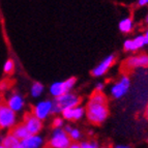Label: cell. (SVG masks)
<instances>
[{
	"label": "cell",
	"instance_id": "obj_1",
	"mask_svg": "<svg viewBox=\"0 0 148 148\" xmlns=\"http://www.w3.org/2000/svg\"><path fill=\"white\" fill-rule=\"evenodd\" d=\"M85 115L90 123L99 125L104 123L109 116L108 99L103 92L94 91L90 96L85 109Z\"/></svg>",
	"mask_w": 148,
	"mask_h": 148
},
{
	"label": "cell",
	"instance_id": "obj_2",
	"mask_svg": "<svg viewBox=\"0 0 148 148\" xmlns=\"http://www.w3.org/2000/svg\"><path fill=\"white\" fill-rule=\"evenodd\" d=\"M53 101V114H61L64 110L79 106L80 99L76 94L67 92L61 96L55 97Z\"/></svg>",
	"mask_w": 148,
	"mask_h": 148
},
{
	"label": "cell",
	"instance_id": "obj_3",
	"mask_svg": "<svg viewBox=\"0 0 148 148\" xmlns=\"http://www.w3.org/2000/svg\"><path fill=\"white\" fill-rule=\"evenodd\" d=\"M72 143L69 134L64 131V128H54L48 142V146L50 148H69Z\"/></svg>",
	"mask_w": 148,
	"mask_h": 148
},
{
	"label": "cell",
	"instance_id": "obj_4",
	"mask_svg": "<svg viewBox=\"0 0 148 148\" xmlns=\"http://www.w3.org/2000/svg\"><path fill=\"white\" fill-rule=\"evenodd\" d=\"M132 81L131 78L127 75H122L120 77V79L114 83L110 88V93H111L112 97L115 99H120L123 96H125L130 91L131 88Z\"/></svg>",
	"mask_w": 148,
	"mask_h": 148
},
{
	"label": "cell",
	"instance_id": "obj_5",
	"mask_svg": "<svg viewBox=\"0 0 148 148\" xmlns=\"http://www.w3.org/2000/svg\"><path fill=\"white\" fill-rule=\"evenodd\" d=\"M17 122V115L6 104H0V128H12Z\"/></svg>",
	"mask_w": 148,
	"mask_h": 148
},
{
	"label": "cell",
	"instance_id": "obj_6",
	"mask_svg": "<svg viewBox=\"0 0 148 148\" xmlns=\"http://www.w3.org/2000/svg\"><path fill=\"white\" fill-rule=\"evenodd\" d=\"M76 84V78L72 77L69 78L65 81H60V82H54L51 86H50V93L54 97H58L63 94L67 93L71 91V89L75 86Z\"/></svg>",
	"mask_w": 148,
	"mask_h": 148
},
{
	"label": "cell",
	"instance_id": "obj_7",
	"mask_svg": "<svg viewBox=\"0 0 148 148\" xmlns=\"http://www.w3.org/2000/svg\"><path fill=\"white\" fill-rule=\"evenodd\" d=\"M124 66L128 69H141L148 67V54L142 53V54L133 55L128 57L124 62Z\"/></svg>",
	"mask_w": 148,
	"mask_h": 148
},
{
	"label": "cell",
	"instance_id": "obj_8",
	"mask_svg": "<svg viewBox=\"0 0 148 148\" xmlns=\"http://www.w3.org/2000/svg\"><path fill=\"white\" fill-rule=\"evenodd\" d=\"M53 101H40V103H37L35 107L33 108V112L32 114L36 116L40 120H45L47 119L50 114H53Z\"/></svg>",
	"mask_w": 148,
	"mask_h": 148
},
{
	"label": "cell",
	"instance_id": "obj_9",
	"mask_svg": "<svg viewBox=\"0 0 148 148\" xmlns=\"http://www.w3.org/2000/svg\"><path fill=\"white\" fill-rule=\"evenodd\" d=\"M145 37L143 34H138L133 38H127L123 42V50L125 52H137L146 47Z\"/></svg>",
	"mask_w": 148,
	"mask_h": 148
},
{
	"label": "cell",
	"instance_id": "obj_10",
	"mask_svg": "<svg viewBox=\"0 0 148 148\" xmlns=\"http://www.w3.org/2000/svg\"><path fill=\"white\" fill-rule=\"evenodd\" d=\"M115 60H116V56H115V54L108 55L105 59L101 60V61L99 62V63L97 64L93 69H92V72H91L92 76L93 77L104 76V75L108 72L109 69L112 67V65L114 64Z\"/></svg>",
	"mask_w": 148,
	"mask_h": 148
},
{
	"label": "cell",
	"instance_id": "obj_11",
	"mask_svg": "<svg viewBox=\"0 0 148 148\" xmlns=\"http://www.w3.org/2000/svg\"><path fill=\"white\" fill-rule=\"evenodd\" d=\"M24 125L29 133V135H38L42 128V120L38 119L33 114H27L24 118Z\"/></svg>",
	"mask_w": 148,
	"mask_h": 148
},
{
	"label": "cell",
	"instance_id": "obj_12",
	"mask_svg": "<svg viewBox=\"0 0 148 148\" xmlns=\"http://www.w3.org/2000/svg\"><path fill=\"white\" fill-rule=\"evenodd\" d=\"M44 139L38 135H29L27 138L20 141L19 148H42Z\"/></svg>",
	"mask_w": 148,
	"mask_h": 148
},
{
	"label": "cell",
	"instance_id": "obj_13",
	"mask_svg": "<svg viewBox=\"0 0 148 148\" xmlns=\"http://www.w3.org/2000/svg\"><path fill=\"white\" fill-rule=\"evenodd\" d=\"M62 118L66 120H80L85 115V109L81 106L69 108L62 112Z\"/></svg>",
	"mask_w": 148,
	"mask_h": 148
},
{
	"label": "cell",
	"instance_id": "obj_14",
	"mask_svg": "<svg viewBox=\"0 0 148 148\" xmlns=\"http://www.w3.org/2000/svg\"><path fill=\"white\" fill-rule=\"evenodd\" d=\"M24 104H25L24 99H23L20 94L16 93V92L12 93V95L8 97V103H6V105L12 109V111L16 112V113H17V112H20L21 110L24 108Z\"/></svg>",
	"mask_w": 148,
	"mask_h": 148
},
{
	"label": "cell",
	"instance_id": "obj_15",
	"mask_svg": "<svg viewBox=\"0 0 148 148\" xmlns=\"http://www.w3.org/2000/svg\"><path fill=\"white\" fill-rule=\"evenodd\" d=\"M0 144H1L4 148H19L20 140L16 138L12 133H10L3 137Z\"/></svg>",
	"mask_w": 148,
	"mask_h": 148
},
{
	"label": "cell",
	"instance_id": "obj_16",
	"mask_svg": "<svg viewBox=\"0 0 148 148\" xmlns=\"http://www.w3.org/2000/svg\"><path fill=\"white\" fill-rule=\"evenodd\" d=\"M134 26H135L134 20H133V18H131V17L123 18L122 20H120V22H119V24H118V28H119V30H120V32L125 33V34L131 33V32L133 31Z\"/></svg>",
	"mask_w": 148,
	"mask_h": 148
},
{
	"label": "cell",
	"instance_id": "obj_17",
	"mask_svg": "<svg viewBox=\"0 0 148 148\" xmlns=\"http://www.w3.org/2000/svg\"><path fill=\"white\" fill-rule=\"evenodd\" d=\"M10 133L20 141L25 138H27V137L29 136V133H28L26 127H25L24 123L16 124V125L12 128V132H10Z\"/></svg>",
	"mask_w": 148,
	"mask_h": 148
},
{
	"label": "cell",
	"instance_id": "obj_18",
	"mask_svg": "<svg viewBox=\"0 0 148 148\" xmlns=\"http://www.w3.org/2000/svg\"><path fill=\"white\" fill-rule=\"evenodd\" d=\"M64 131L69 134V138H71V140L74 141V142H77L78 140H80V139H81V137H82L81 132H80L78 128L73 127V126H71V125L65 126Z\"/></svg>",
	"mask_w": 148,
	"mask_h": 148
},
{
	"label": "cell",
	"instance_id": "obj_19",
	"mask_svg": "<svg viewBox=\"0 0 148 148\" xmlns=\"http://www.w3.org/2000/svg\"><path fill=\"white\" fill-rule=\"evenodd\" d=\"M44 91V85L40 82H35L31 86V95L33 97H38Z\"/></svg>",
	"mask_w": 148,
	"mask_h": 148
},
{
	"label": "cell",
	"instance_id": "obj_20",
	"mask_svg": "<svg viewBox=\"0 0 148 148\" xmlns=\"http://www.w3.org/2000/svg\"><path fill=\"white\" fill-rule=\"evenodd\" d=\"M15 69V62L12 61V59H8L5 61L4 65H3V71H4L5 74H10V73L14 72Z\"/></svg>",
	"mask_w": 148,
	"mask_h": 148
},
{
	"label": "cell",
	"instance_id": "obj_21",
	"mask_svg": "<svg viewBox=\"0 0 148 148\" xmlns=\"http://www.w3.org/2000/svg\"><path fill=\"white\" fill-rule=\"evenodd\" d=\"M80 145L82 148H99V143L96 141H84Z\"/></svg>",
	"mask_w": 148,
	"mask_h": 148
},
{
	"label": "cell",
	"instance_id": "obj_22",
	"mask_svg": "<svg viewBox=\"0 0 148 148\" xmlns=\"http://www.w3.org/2000/svg\"><path fill=\"white\" fill-rule=\"evenodd\" d=\"M63 124H64L63 118H61V117H56L53 120V126H54V128H62Z\"/></svg>",
	"mask_w": 148,
	"mask_h": 148
},
{
	"label": "cell",
	"instance_id": "obj_23",
	"mask_svg": "<svg viewBox=\"0 0 148 148\" xmlns=\"http://www.w3.org/2000/svg\"><path fill=\"white\" fill-rule=\"evenodd\" d=\"M105 89V84L101 83V82H99L97 84L95 85V91L97 92H103V90Z\"/></svg>",
	"mask_w": 148,
	"mask_h": 148
},
{
	"label": "cell",
	"instance_id": "obj_24",
	"mask_svg": "<svg viewBox=\"0 0 148 148\" xmlns=\"http://www.w3.org/2000/svg\"><path fill=\"white\" fill-rule=\"evenodd\" d=\"M137 5L139 8H144L148 5V0H137Z\"/></svg>",
	"mask_w": 148,
	"mask_h": 148
},
{
	"label": "cell",
	"instance_id": "obj_25",
	"mask_svg": "<svg viewBox=\"0 0 148 148\" xmlns=\"http://www.w3.org/2000/svg\"><path fill=\"white\" fill-rule=\"evenodd\" d=\"M8 83L6 81H3L0 83V90H1V91L8 90Z\"/></svg>",
	"mask_w": 148,
	"mask_h": 148
},
{
	"label": "cell",
	"instance_id": "obj_26",
	"mask_svg": "<svg viewBox=\"0 0 148 148\" xmlns=\"http://www.w3.org/2000/svg\"><path fill=\"white\" fill-rule=\"evenodd\" d=\"M144 37H145V42H146V45L148 46V26L146 27V29L144 30V33H143Z\"/></svg>",
	"mask_w": 148,
	"mask_h": 148
},
{
	"label": "cell",
	"instance_id": "obj_27",
	"mask_svg": "<svg viewBox=\"0 0 148 148\" xmlns=\"http://www.w3.org/2000/svg\"><path fill=\"white\" fill-rule=\"evenodd\" d=\"M69 148H82V147H81V145H80L79 143H77V142H73Z\"/></svg>",
	"mask_w": 148,
	"mask_h": 148
},
{
	"label": "cell",
	"instance_id": "obj_28",
	"mask_svg": "<svg viewBox=\"0 0 148 148\" xmlns=\"http://www.w3.org/2000/svg\"><path fill=\"white\" fill-rule=\"evenodd\" d=\"M144 116H145L146 120H148V101H147V104H146L145 109H144Z\"/></svg>",
	"mask_w": 148,
	"mask_h": 148
},
{
	"label": "cell",
	"instance_id": "obj_29",
	"mask_svg": "<svg viewBox=\"0 0 148 148\" xmlns=\"http://www.w3.org/2000/svg\"><path fill=\"white\" fill-rule=\"evenodd\" d=\"M115 148H131V147L127 145H123V144H119V145L115 146Z\"/></svg>",
	"mask_w": 148,
	"mask_h": 148
},
{
	"label": "cell",
	"instance_id": "obj_30",
	"mask_svg": "<svg viewBox=\"0 0 148 148\" xmlns=\"http://www.w3.org/2000/svg\"><path fill=\"white\" fill-rule=\"evenodd\" d=\"M145 23L147 24V26H148V12H147V15L145 16Z\"/></svg>",
	"mask_w": 148,
	"mask_h": 148
},
{
	"label": "cell",
	"instance_id": "obj_31",
	"mask_svg": "<svg viewBox=\"0 0 148 148\" xmlns=\"http://www.w3.org/2000/svg\"><path fill=\"white\" fill-rule=\"evenodd\" d=\"M0 148H4V147H3V146L1 145V144H0Z\"/></svg>",
	"mask_w": 148,
	"mask_h": 148
},
{
	"label": "cell",
	"instance_id": "obj_32",
	"mask_svg": "<svg viewBox=\"0 0 148 148\" xmlns=\"http://www.w3.org/2000/svg\"><path fill=\"white\" fill-rule=\"evenodd\" d=\"M99 148H107V147H99Z\"/></svg>",
	"mask_w": 148,
	"mask_h": 148
},
{
	"label": "cell",
	"instance_id": "obj_33",
	"mask_svg": "<svg viewBox=\"0 0 148 148\" xmlns=\"http://www.w3.org/2000/svg\"><path fill=\"white\" fill-rule=\"evenodd\" d=\"M0 101H1V97H0ZM0 104H1V103H0Z\"/></svg>",
	"mask_w": 148,
	"mask_h": 148
},
{
	"label": "cell",
	"instance_id": "obj_34",
	"mask_svg": "<svg viewBox=\"0 0 148 148\" xmlns=\"http://www.w3.org/2000/svg\"><path fill=\"white\" fill-rule=\"evenodd\" d=\"M147 143H148V139H147Z\"/></svg>",
	"mask_w": 148,
	"mask_h": 148
}]
</instances>
